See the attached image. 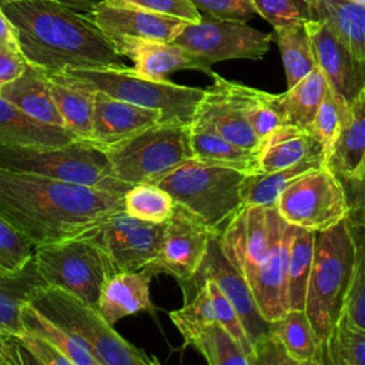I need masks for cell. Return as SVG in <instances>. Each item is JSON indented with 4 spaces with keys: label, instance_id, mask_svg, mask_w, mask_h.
Returning <instances> with one entry per match:
<instances>
[{
    "label": "cell",
    "instance_id": "1",
    "mask_svg": "<svg viewBox=\"0 0 365 365\" xmlns=\"http://www.w3.org/2000/svg\"><path fill=\"white\" fill-rule=\"evenodd\" d=\"M121 210V192L0 168V217L34 247L78 237Z\"/></svg>",
    "mask_w": 365,
    "mask_h": 365
},
{
    "label": "cell",
    "instance_id": "2",
    "mask_svg": "<svg viewBox=\"0 0 365 365\" xmlns=\"http://www.w3.org/2000/svg\"><path fill=\"white\" fill-rule=\"evenodd\" d=\"M0 7L14 27L21 57L46 74L124 66L87 11L61 0H9Z\"/></svg>",
    "mask_w": 365,
    "mask_h": 365
},
{
    "label": "cell",
    "instance_id": "3",
    "mask_svg": "<svg viewBox=\"0 0 365 365\" xmlns=\"http://www.w3.org/2000/svg\"><path fill=\"white\" fill-rule=\"evenodd\" d=\"M247 174L230 167L188 160L154 182L174 202L220 235L244 205L242 182Z\"/></svg>",
    "mask_w": 365,
    "mask_h": 365
},
{
    "label": "cell",
    "instance_id": "4",
    "mask_svg": "<svg viewBox=\"0 0 365 365\" xmlns=\"http://www.w3.org/2000/svg\"><path fill=\"white\" fill-rule=\"evenodd\" d=\"M27 301L84 345L98 365H153L158 362L124 339L96 307L60 288L37 285L29 294Z\"/></svg>",
    "mask_w": 365,
    "mask_h": 365
},
{
    "label": "cell",
    "instance_id": "5",
    "mask_svg": "<svg viewBox=\"0 0 365 365\" xmlns=\"http://www.w3.org/2000/svg\"><path fill=\"white\" fill-rule=\"evenodd\" d=\"M354 245L345 220L315 232L304 309L322 344L344 314L351 288Z\"/></svg>",
    "mask_w": 365,
    "mask_h": 365
},
{
    "label": "cell",
    "instance_id": "6",
    "mask_svg": "<svg viewBox=\"0 0 365 365\" xmlns=\"http://www.w3.org/2000/svg\"><path fill=\"white\" fill-rule=\"evenodd\" d=\"M0 168L37 174L121 194H125L131 187L113 175L104 150L86 140H74L67 144L47 147L0 144Z\"/></svg>",
    "mask_w": 365,
    "mask_h": 365
},
{
    "label": "cell",
    "instance_id": "7",
    "mask_svg": "<svg viewBox=\"0 0 365 365\" xmlns=\"http://www.w3.org/2000/svg\"><path fill=\"white\" fill-rule=\"evenodd\" d=\"M104 153L117 180L130 185L154 182L192 158L190 123L161 120Z\"/></svg>",
    "mask_w": 365,
    "mask_h": 365
},
{
    "label": "cell",
    "instance_id": "8",
    "mask_svg": "<svg viewBox=\"0 0 365 365\" xmlns=\"http://www.w3.org/2000/svg\"><path fill=\"white\" fill-rule=\"evenodd\" d=\"M64 73L93 90H101L111 97L140 107L158 110L163 120L191 123L204 96V88L181 86L167 78H148L125 64L121 67L70 68Z\"/></svg>",
    "mask_w": 365,
    "mask_h": 365
},
{
    "label": "cell",
    "instance_id": "9",
    "mask_svg": "<svg viewBox=\"0 0 365 365\" xmlns=\"http://www.w3.org/2000/svg\"><path fill=\"white\" fill-rule=\"evenodd\" d=\"M33 262L44 285L60 288L93 307L101 285L113 275L103 250L84 234L34 247Z\"/></svg>",
    "mask_w": 365,
    "mask_h": 365
},
{
    "label": "cell",
    "instance_id": "10",
    "mask_svg": "<svg viewBox=\"0 0 365 365\" xmlns=\"http://www.w3.org/2000/svg\"><path fill=\"white\" fill-rule=\"evenodd\" d=\"M275 208L287 224L314 232L336 225L349 211L342 181L327 164L292 181L279 194Z\"/></svg>",
    "mask_w": 365,
    "mask_h": 365
},
{
    "label": "cell",
    "instance_id": "11",
    "mask_svg": "<svg viewBox=\"0 0 365 365\" xmlns=\"http://www.w3.org/2000/svg\"><path fill=\"white\" fill-rule=\"evenodd\" d=\"M272 34L259 31L247 21L201 14L200 21L187 23L174 43L182 46L205 64L248 58L261 60L269 50Z\"/></svg>",
    "mask_w": 365,
    "mask_h": 365
},
{
    "label": "cell",
    "instance_id": "12",
    "mask_svg": "<svg viewBox=\"0 0 365 365\" xmlns=\"http://www.w3.org/2000/svg\"><path fill=\"white\" fill-rule=\"evenodd\" d=\"M287 225L275 207L242 205L218 235L221 252L250 282Z\"/></svg>",
    "mask_w": 365,
    "mask_h": 365
},
{
    "label": "cell",
    "instance_id": "13",
    "mask_svg": "<svg viewBox=\"0 0 365 365\" xmlns=\"http://www.w3.org/2000/svg\"><path fill=\"white\" fill-rule=\"evenodd\" d=\"M165 222H148L124 210L106 217L84 232L106 254L113 274L144 268L158 252Z\"/></svg>",
    "mask_w": 365,
    "mask_h": 365
},
{
    "label": "cell",
    "instance_id": "14",
    "mask_svg": "<svg viewBox=\"0 0 365 365\" xmlns=\"http://www.w3.org/2000/svg\"><path fill=\"white\" fill-rule=\"evenodd\" d=\"M212 235L210 228L175 204L174 214L165 221L160 250L144 269L153 275H171L185 287L195 278Z\"/></svg>",
    "mask_w": 365,
    "mask_h": 365
},
{
    "label": "cell",
    "instance_id": "15",
    "mask_svg": "<svg viewBox=\"0 0 365 365\" xmlns=\"http://www.w3.org/2000/svg\"><path fill=\"white\" fill-rule=\"evenodd\" d=\"M212 84L204 88L192 120L212 127L224 138L248 150H255L259 140L255 137L244 114V101L240 83L211 74Z\"/></svg>",
    "mask_w": 365,
    "mask_h": 365
},
{
    "label": "cell",
    "instance_id": "16",
    "mask_svg": "<svg viewBox=\"0 0 365 365\" xmlns=\"http://www.w3.org/2000/svg\"><path fill=\"white\" fill-rule=\"evenodd\" d=\"M204 278L212 279L232 304L242 321L251 345L271 332L269 322L261 315L248 282L222 255L218 235H212L207 255L192 281H201Z\"/></svg>",
    "mask_w": 365,
    "mask_h": 365
},
{
    "label": "cell",
    "instance_id": "17",
    "mask_svg": "<svg viewBox=\"0 0 365 365\" xmlns=\"http://www.w3.org/2000/svg\"><path fill=\"white\" fill-rule=\"evenodd\" d=\"M309 36L317 67L328 87L351 104L365 88V70L349 50L318 19L304 23Z\"/></svg>",
    "mask_w": 365,
    "mask_h": 365
},
{
    "label": "cell",
    "instance_id": "18",
    "mask_svg": "<svg viewBox=\"0 0 365 365\" xmlns=\"http://www.w3.org/2000/svg\"><path fill=\"white\" fill-rule=\"evenodd\" d=\"M91 17L101 31L110 38L134 37L144 40L174 41L190 21L180 17L143 10L127 4L98 0Z\"/></svg>",
    "mask_w": 365,
    "mask_h": 365
},
{
    "label": "cell",
    "instance_id": "19",
    "mask_svg": "<svg viewBox=\"0 0 365 365\" xmlns=\"http://www.w3.org/2000/svg\"><path fill=\"white\" fill-rule=\"evenodd\" d=\"M161 120L163 114L158 110L140 107L111 97L101 90H94L93 124L88 141L106 150Z\"/></svg>",
    "mask_w": 365,
    "mask_h": 365
},
{
    "label": "cell",
    "instance_id": "20",
    "mask_svg": "<svg viewBox=\"0 0 365 365\" xmlns=\"http://www.w3.org/2000/svg\"><path fill=\"white\" fill-rule=\"evenodd\" d=\"M111 43L121 57L133 61L135 73L148 78L164 80L178 70H200L208 76L212 74L208 64L174 41L117 37Z\"/></svg>",
    "mask_w": 365,
    "mask_h": 365
},
{
    "label": "cell",
    "instance_id": "21",
    "mask_svg": "<svg viewBox=\"0 0 365 365\" xmlns=\"http://www.w3.org/2000/svg\"><path fill=\"white\" fill-rule=\"evenodd\" d=\"M292 235L294 227L288 224L248 282L258 309L268 322L279 318L289 309L287 259Z\"/></svg>",
    "mask_w": 365,
    "mask_h": 365
},
{
    "label": "cell",
    "instance_id": "22",
    "mask_svg": "<svg viewBox=\"0 0 365 365\" xmlns=\"http://www.w3.org/2000/svg\"><path fill=\"white\" fill-rule=\"evenodd\" d=\"M153 274L141 268L137 271H121L110 275L101 285L97 311L114 325L121 318L137 312H155L150 297V282Z\"/></svg>",
    "mask_w": 365,
    "mask_h": 365
},
{
    "label": "cell",
    "instance_id": "23",
    "mask_svg": "<svg viewBox=\"0 0 365 365\" xmlns=\"http://www.w3.org/2000/svg\"><path fill=\"white\" fill-rule=\"evenodd\" d=\"M255 151L257 174L282 170L312 157H324L319 141L308 130L291 124L279 125L259 140Z\"/></svg>",
    "mask_w": 365,
    "mask_h": 365
},
{
    "label": "cell",
    "instance_id": "24",
    "mask_svg": "<svg viewBox=\"0 0 365 365\" xmlns=\"http://www.w3.org/2000/svg\"><path fill=\"white\" fill-rule=\"evenodd\" d=\"M0 94L29 117L64 128V121L50 93L46 73L27 64L21 76L0 86Z\"/></svg>",
    "mask_w": 365,
    "mask_h": 365
},
{
    "label": "cell",
    "instance_id": "25",
    "mask_svg": "<svg viewBox=\"0 0 365 365\" xmlns=\"http://www.w3.org/2000/svg\"><path fill=\"white\" fill-rule=\"evenodd\" d=\"M47 83L64 121V128L78 140H90L94 90L67 73H50Z\"/></svg>",
    "mask_w": 365,
    "mask_h": 365
},
{
    "label": "cell",
    "instance_id": "26",
    "mask_svg": "<svg viewBox=\"0 0 365 365\" xmlns=\"http://www.w3.org/2000/svg\"><path fill=\"white\" fill-rule=\"evenodd\" d=\"M321 20L365 70V6L351 0H307Z\"/></svg>",
    "mask_w": 365,
    "mask_h": 365
},
{
    "label": "cell",
    "instance_id": "27",
    "mask_svg": "<svg viewBox=\"0 0 365 365\" xmlns=\"http://www.w3.org/2000/svg\"><path fill=\"white\" fill-rule=\"evenodd\" d=\"M190 145L192 160L235 168L244 174H257V151L244 148L218 134L212 127L197 120L190 123Z\"/></svg>",
    "mask_w": 365,
    "mask_h": 365
},
{
    "label": "cell",
    "instance_id": "28",
    "mask_svg": "<svg viewBox=\"0 0 365 365\" xmlns=\"http://www.w3.org/2000/svg\"><path fill=\"white\" fill-rule=\"evenodd\" d=\"M76 138L61 127L40 123L0 94V144L16 147H47L71 143Z\"/></svg>",
    "mask_w": 365,
    "mask_h": 365
},
{
    "label": "cell",
    "instance_id": "29",
    "mask_svg": "<svg viewBox=\"0 0 365 365\" xmlns=\"http://www.w3.org/2000/svg\"><path fill=\"white\" fill-rule=\"evenodd\" d=\"M365 160V88L349 104V115L335 140L327 167L341 180L354 177Z\"/></svg>",
    "mask_w": 365,
    "mask_h": 365
},
{
    "label": "cell",
    "instance_id": "30",
    "mask_svg": "<svg viewBox=\"0 0 365 365\" xmlns=\"http://www.w3.org/2000/svg\"><path fill=\"white\" fill-rule=\"evenodd\" d=\"M269 329L295 365H324V345L305 309L289 308L269 322Z\"/></svg>",
    "mask_w": 365,
    "mask_h": 365
},
{
    "label": "cell",
    "instance_id": "31",
    "mask_svg": "<svg viewBox=\"0 0 365 365\" xmlns=\"http://www.w3.org/2000/svg\"><path fill=\"white\" fill-rule=\"evenodd\" d=\"M327 90L328 83L319 68L315 67L292 87H288L285 93L274 94V104L285 124L309 131Z\"/></svg>",
    "mask_w": 365,
    "mask_h": 365
},
{
    "label": "cell",
    "instance_id": "32",
    "mask_svg": "<svg viewBox=\"0 0 365 365\" xmlns=\"http://www.w3.org/2000/svg\"><path fill=\"white\" fill-rule=\"evenodd\" d=\"M325 164L322 155L312 157L287 168L245 175L242 182V202L244 205L275 207L279 194L299 175L318 168Z\"/></svg>",
    "mask_w": 365,
    "mask_h": 365
},
{
    "label": "cell",
    "instance_id": "33",
    "mask_svg": "<svg viewBox=\"0 0 365 365\" xmlns=\"http://www.w3.org/2000/svg\"><path fill=\"white\" fill-rule=\"evenodd\" d=\"M37 285H44L38 277L33 258L20 271L0 275V332L16 335L24 331L21 307Z\"/></svg>",
    "mask_w": 365,
    "mask_h": 365
},
{
    "label": "cell",
    "instance_id": "34",
    "mask_svg": "<svg viewBox=\"0 0 365 365\" xmlns=\"http://www.w3.org/2000/svg\"><path fill=\"white\" fill-rule=\"evenodd\" d=\"M272 38L281 53L287 87H292L317 67L312 44L302 21L274 27Z\"/></svg>",
    "mask_w": 365,
    "mask_h": 365
},
{
    "label": "cell",
    "instance_id": "35",
    "mask_svg": "<svg viewBox=\"0 0 365 365\" xmlns=\"http://www.w3.org/2000/svg\"><path fill=\"white\" fill-rule=\"evenodd\" d=\"M20 317L24 329L48 341L51 345L60 349L71 361L73 365H98L97 359L84 345H81L64 328L38 311L29 301L23 304Z\"/></svg>",
    "mask_w": 365,
    "mask_h": 365
},
{
    "label": "cell",
    "instance_id": "36",
    "mask_svg": "<svg viewBox=\"0 0 365 365\" xmlns=\"http://www.w3.org/2000/svg\"><path fill=\"white\" fill-rule=\"evenodd\" d=\"M315 232L294 227L287 259V287L289 308L304 309L309 272L312 267Z\"/></svg>",
    "mask_w": 365,
    "mask_h": 365
},
{
    "label": "cell",
    "instance_id": "37",
    "mask_svg": "<svg viewBox=\"0 0 365 365\" xmlns=\"http://www.w3.org/2000/svg\"><path fill=\"white\" fill-rule=\"evenodd\" d=\"M345 222L354 245V267L344 314L365 328V212H348Z\"/></svg>",
    "mask_w": 365,
    "mask_h": 365
},
{
    "label": "cell",
    "instance_id": "38",
    "mask_svg": "<svg viewBox=\"0 0 365 365\" xmlns=\"http://www.w3.org/2000/svg\"><path fill=\"white\" fill-rule=\"evenodd\" d=\"M324 365H365V328L342 314L324 341Z\"/></svg>",
    "mask_w": 365,
    "mask_h": 365
},
{
    "label": "cell",
    "instance_id": "39",
    "mask_svg": "<svg viewBox=\"0 0 365 365\" xmlns=\"http://www.w3.org/2000/svg\"><path fill=\"white\" fill-rule=\"evenodd\" d=\"M187 345L195 348L210 365H251L238 342L218 321L201 328Z\"/></svg>",
    "mask_w": 365,
    "mask_h": 365
},
{
    "label": "cell",
    "instance_id": "40",
    "mask_svg": "<svg viewBox=\"0 0 365 365\" xmlns=\"http://www.w3.org/2000/svg\"><path fill=\"white\" fill-rule=\"evenodd\" d=\"M175 202L161 187L151 182L131 185L124 194V211L148 222H165L171 218Z\"/></svg>",
    "mask_w": 365,
    "mask_h": 365
},
{
    "label": "cell",
    "instance_id": "41",
    "mask_svg": "<svg viewBox=\"0 0 365 365\" xmlns=\"http://www.w3.org/2000/svg\"><path fill=\"white\" fill-rule=\"evenodd\" d=\"M348 115L349 104L328 87L309 128V133L319 141L325 160L329 155Z\"/></svg>",
    "mask_w": 365,
    "mask_h": 365
},
{
    "label": "cell",
    "instance_id": "42",
    "mask_svg": "<svg viewBox=\"0 0 365 365\" xmlns=\"http://www.w3.org/2000/svg\"><path fill=\"white\" fill-rule=\"evenodd\" d=\"M240 93L244 101V114L258 140L284 125V118L274 104V94L241 84Z\"/></svg>",
    "mask_w": 365,
    "mask_h": 365
},
{
    "label": "cell",
    "instance_id": "43",
    "mask_svg": "<svg viewBox=\"0 0 365 365\" xmlns=\"http://www.w3.org/2000/svg\"><path fill=\"white\" fill-rule=\"evenodd\" d=\"M170 319L182 335L185 345L201 328L217 321L212 301L205 285L200 284L194 298L185 302L182 308L171 311Z\"/></svg>",
    "mask_w": 365,
    "mask_h": 365
},
{
    "label": "cell",
    "instance_id": "44",
    "mask_svg": "<svg viewBox=\"0 0 365 365\" xmlns=\"http://www.w3.org/2000/svg\"><path fill=\"white\" fill-rule=\"evenodd\" d=\"M34 245L10 222L0 217V272L23 269L33 258Z\"/></svg>",
    "mask_w": 365,
    "mask_h": 365
},
{
    "label": "cell",
    "instance_id": "45",
    "mask_svg": "<svg viewBox=\"0 0 365 365\" xmlns=\"http://www.w3.org/2000/svg\"><path fill=\"white\" fill-rule=\"evenodd\" d=\"M200 284H204L210 294V298H211L212 307H214V312H215V319L232 335V338L238 342V345L241 346V349L245 352V355L250 358V362H251L252 345H251V341L247 335V331L242 325V321H241L238 312L235 311L232 304L221 292V289L217 287V284L212 279L204 278V279H201Z\"/></svg>",
    "mask_w": 365,
    "mask_h": 365
},
{
    "label": "cell",
    "instance_id": "46",
    "mask_svg": "<svg viewBox=\"0 0 365 365\" xmlns=\"http://www.w3.org/2000/svg\"><path fill=\"white\" fill-rule=\"evenodd\" d=\"M255 13L272 27L315 19L307 0H252Z\"/></svg>",
    "mask_w": 365,
    "mask_h": 365
},
{
    "label": "cell",
    "instance_id": "47",
    "mask_svg": "<svg viewBox=\"0 0 365 365\" xmlns=\"http://www.w3.org/2000/svg\"><path fill=\"white\" fill-rule=\"evenodd\" d=\"M16 342L27 354L31 364L41 365H73L71 361L54 345H51L44 338L24 329L20 334L11 335Z\"/></svg>",
    "mask_w": 365,
    "mask_h": 365
},
{
    "label": "cell",
    "instance_id": "48",
    "mask_svg": "<svg viewBox=\"0 0 365 365\" xmlns=\"http://www.w3.org/2000/svg\"><path fill=\"white\" fill-rule=\"evenodd\" d=\"M190 1L198 11H202L204 14L220 17V19L248 21L257 14L252 0H190Z\"/></svg>",
    "mask_w": 365,
    "mask_h": 365
},
{
    "label": "cell",
    "instance_id": "49",
    "mask_svg": "<svg viewBox=\"0 0 365 365\" xmlns=\"http://www.w3.org/2000/svg\"><path fill=\"white\" fill-rule=\"evenodd\" d=\"M115 4H127L148 11L163 13L174 17H180L190 23H197L201 19V13L192 6L190 0H106Z\"/></svg>",
    "mask_w": 365,
    "mask_h": 365
},
{
    "label": "cell",
    "instance_id": "50",
    "mask_svg": "<svg viewBox=\"0 0 365 365\" xmlns=\"http://www.w3.org/2000/svg\"><path fill=\"white\" fill-rule=\"evenodd\" d=\"M295 365L279 339L269 332L252 345L251 365Z\"/></svg>",
    "mask_w": 365,
    "mask_h": 365
},
{
    "label": "cell",
    "instance_id": "51",
    "mask_svg": "<svg viewBox=\"0 0 365 365\" xmlns=\"http://www.w3.org/2000/svg\"><path fill=\"white\" fill-rule=\"evenodd\" d=\"M346 202H348V212H365V160L358 170V173L342 181Z\"/></svg>",
    "mask_w": 365,
    "mask_h": 365
},
{
    "label": "cell",
    "instance_id": "52",
    "mask_svg": "<svg viewBox=\"0 0 365 365\" xmlns=\"http://www.w3.org/2000/svg\"><path fill=\"white\" fill-rule=\"evenodd\" d=\"M26 68L27 63L20 53L0 50V86L17 78Z\"/></svg>",
    "mask_w": 365,
    "mask_h": 365
},
{
    "label": "cell",
    "instance_id": "53",
    "mask_svg": "<svg viewBox=\"0 0 365 365\" xmlns=\"http://www.w3.org/2000/svg\"><path fill=\"white\" fill-rule=\"evenodd\" d=\"M31 364L27 354L11 335L0 332V365Z\"/></svg>",
    "mask_w": 365,
    "mask_h": 365
},
{
    "label": "cell",
    "instance_id": "54",
    "mask_svg": "<svg viewBox=\"0 0 365 365\" xmlns=\"http://www.w3.org/2000/svg\"><path fill=\"white\" fill-rule=\"evenodd\" d=\"M0 50L20 53L14 27L7 19V16L4 14V11L1 10V7H0Z\"/></svg>",
    "mask_w": 365,
    "mask_h": 365
},
{
    "label": "cell",
    "instance_id": "55",
    "mask_svg": "<svg viewBox=\"0 0 365 365\" xmlns=\"http://www.w3.org/2000/svg\"><path fill=\"white\" fill-rule=\"evenodd\" d=\"M3 1H9V0H0V3H3ZM61 1H66V3L74 6L80 10L87 11V13L91 14V11H93V9H94V6L98 0H61Z\"/></svg>",
    "mask_w": 365,
    "mask_h": 365
},
{
    "label": "cell",
    "instance_id": "56",
    "mask_svg": "<svg viewBox=\"0 0 365 365\" xmlns=\"http://www.w3.org/2000/svg\"><path fill=\"white\" fill-rule=\"evenodd\" d=\"M351 1H355V3H359V4L365 6V0H351Z\"/></svg>",
    "mask_w": 365,
    "mask_h": 365
},
{
    "label": "cell",
    "instance_id": "57",
    "mask_svg": "<svg viewBox=\"0 0 365 365\" xmlns=\"http://www.w3.org/2000/svg\"><path fill=\"white\" fill-rule=\"evenodd\" d=\"M0 275H1V272H0Z\"/></svg>",
    "mask_w": 365,
    "mask_h": 365
}]
</instances>
